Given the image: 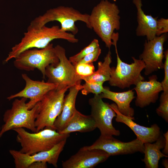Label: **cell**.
I'll list each match as a JSON object with an SVG mask.
<instances>
[{"label": "cell", "mask_w": 168, "mask_h": 168, "mask_svg": "<svg viewBox=\"0 0 168 168\" xmlns=\"http://www.w3.org/2000/svg\"><path fill=\"white\" fill-rule=\"evenodd\" d=\"M91 115L100 130L101 135L119 136L120 131L113 126L112 120L116 113L108 103L104 102L100 94L94 95L89 99Z\"/></svg>", "instance_id": "30bf717a"}, {"label": "cell", "mask_w": 168, "mask_h": 168, "mask_svg": "<svg viewBox=\"0 0 168 168\" xmlns=\"http://www.w3.org/2000/svg\"><path fill=\"white\" fill-rule=\"evenodd\" d=\"M137 10L138 26L136 34L138 36H146L147 40H150L156 36L158 17L146 14L142 10L141 0H133Z\"/></svg>", "instance_id": "d6986e66"}, {"label": "cell", "mask_w": 168, "mask_h": 168, "mask_svg": "<svg viewBox=\"0 0 168 168\" xmlns=\"http://www.w3.org/2000/svg\"><path fill=\"white\" fill-rule=\"evenodd\" d=\"M110 155L104 151L97 149L81 148L75 154L63 161V168H93L105 162Z\"/></svg>", "instance_id": "9a60e30c"}, {"label": "cell", "mask_w": 168, "mask_h": 168, "mask_svg": "<svg viewBox=\"0 0 168 168\" xmlns=\"http://www.w3.org/2000/svg\"><path fill=\"white\" fill-rule=\"evenodd\" d=\"M103 83L100 82H86L82 85V93L84 95H87L90 93H92L94 95L100 94L103 91L104 89L103 86Z\"/></svg>", "instance_id": "d4e9b609"}, {"label": "cell", "mask_w": 168, "mask_h": 168, "mask_svg": "<svg viewBox=\"0 0 168 168\" xmlns=\"http://www.w3.org/2000/svg\"><path fill=\"white\" fill-rule=\"evenodd\" d=\"M69 87L50 91L40 101V109L35 121L36 132L44 128L55 130L54 122L61 112L65 94Z\"/></svg>", "instance_id": "ba28073f"}, {"label": "cell", "mask_w": 168, "mask_h": 168, "mask_svg": "<svg viewBox=\"0 0 168 168\" xmlns=\"http://www.w3.org/2000/svg\"><path fill=\"white\" fill-rule=\"evenodd\" d=\"M21 77L26 83L25 88L17 93L8 97L7 99L9 100L16 97L29 99V101L26 103L29 109H32L40 101L47 92L57 87L56 84L48 82L33 80L26 74H22Z\"/></svg>", "instance_id": "5bb4252c"}, {"label": "cell", "mask_w": 168, "mask_h": 168, "mask_svg": "<svg viewBox=\"0 0 168 168\" xmlns=\"http://www.w3.org/2000/svg\"><path fill=\"white\" fill-rule=\"evenodd\" d=\"M82 88L81 83L69 88V92L64 98L61 112L54 122V127L57 132H60L65 128L77 110L75 107L76 98L79 91Z\"/></svg>", "instance_id": "ac0fdd59"}, {"label": "cell", "mask_w": 168, "mask_h": 168, "mask_svg": "<svg viewBox=\"0 0 168 168\" xmlns=\"http://www.w3.org/2000/svg\"><path fill=\"white\" fill-rule=\"evenodd\" d=\"M74 67L77 73L81 77L90 76L95 72L93 63H78Z\"/></svg>", "instance_id": "4316f807"}, {"label": "cell", "mask_w": 168, "mask_h": 168, "mask_svg": "<svg viewBox=\"0 0 168 168\" xmlns=\"http://www.w3.org/2000/svg\"><path fill=\"white\" fill-rule=\"evenodd\" d=\"M110 105L116 113V121L128 126L134 133L137 138L144 143L155 142L161 136V129L157 124H154L149 127L140 125L134 122L132 118L121 114L115 103Z\"/></svg>", "instance_id": "2e32d148"}, {"label": "cell", "mask_w": 168, "mask_h": 168, "mask_svg": "<svg viewBox=\"0 0 168 168\" xmlns=\"http://www.w3.org/2000/svg\"><path fill=\"white\" fill-rule=\"evenodd\" d=\"M165 138L161 136L154 143H144V157L142 161L145 163L146 168H158L159 161L161 158L168 156L162 152L161 150L164 148Z\"/></svg>", "instance_id": "7402d4cb"}, {"label": "cell", "mask_w": 168, "mask_h": 168, "mask_svg": "<svg viewBox=\"0 0 168 168\" xmlns=\"http://www.w3.org/2000/svg\"><path fill=\"white\" fill-rule=\"evenodd\" d=\"M168 32V19L163 18L157 19L156 36L166 33Z\"/></svg>", "instance_id": "f546056e"}, {"label": "cell", "mask_w": 168, "mask_h": 168, "mask_svg": "<svg viewBox=\"0 0 168 168\" xmlns=\"http://www.w3.org/2000/svg\"><path fill=\"white\" fill-rule=\"evenodd\" d=\"M96 128L95 122L90 115H84L76 110L65 128L59 133H86L92 131Z\"/></svg>", "instance_id": "44dd1931"}, {"label": "cell", "mask_w": 168, "mask_h": 168, "mask_svg": "<svg viewBox=\"0 0 168 168\" xmlns=\"http://www.w3.org/2000/svg\"><path fill=\"white\" fill-rule=\"evenodd\" d=\"M167 37L166 33H165L156 36L152 40H146L143 51L139 56V59L145 64L144 73L146 75L163 68V45Z\"/></svg>", "instance_id": "7c38bea8"}, {"label": "cell", "mask_w": 168, "mask_h": 168, "mask_svg": "<svg viewBox=\"0 0 168 168\" xmlns=\"http://www.w3.org/2000/svg\"><path fill=\"white\" fill-rule=\"evenodd\" d=\"M165 61L164 63L163 68L164 70V77L161 82L164 92H168V50L164 51Z\"/></svg>", "instance_id": "83f0119b"}, {"label": "cell", "mask_w": 168, "mask_h": 168, "mask_svg": "<svg viewBox=\"0 0 168 168\" xmlns=\"http://www.w3.org/2000/svg\"><path fill=\"white\" fill-rule=\"evenodd\" d=\"M100 46L99 41L96 39H94L88 46L79 52L70 57L69 60L75 66L86 56L94 51Z\"/></svg>", "instance_id": "cb8c5ba5"}, {"label": "cell", "mask_w": 168, "mask_h": 168, "mask_svg": "<svg viewBox=\"0 0 168 168\" xmlns=\"http://www.w3.org/2000/svg\"><path fill=\"white\" fill-rule=\"evenodd\" d=\"M27 100L24 97L16 99L11 108L5 112L3 119L4 124L1 127L0 138L6 132L17 128H26L34 133L36 132L35 121L40 109V101L29 109Z\"/></svg>", "instance_id": "5b68a950"}, {"label": "cell", "mask_w": 168, "mask_h": 168, "mask_svg": "<svg viewBox=\"0 0 168 168\" xmlns=\"http://www.w3.org/2000/svg\"><path fill=\"white\" fill-rule=\"evenodd\" d=\"M156 75L149 77L148 81H140L135 85L134 89L137 93L135 103L137 106L143 108L158 100L159 94L163 91L161 82L157 81Z\"/></svg>", "instance_id": "e0dca14e"}, {"label": "cell", "mask_w": 168, "mask_h": 168, "mask_svg": "<svg viewBox=\"0 0 168 168\" xmlns=\"http://www.w3.org/2000/svg\"><path fill=\"white\" fill-rule=\"evenodd\" d=\"M101 53V49L100 46L94 51L89 53L83 58L78 63H92L98 59Z\"/></svg>", "instance_id": "f1b7e54d"}, {"label": "cell", "mask_w": 168, "mask_h": 168, "mask_svg": "<svg viewBox=\"0 0 168 168\" xmlns=\"http://www.w3.org/2000/svg\"><path fill=\"white\" fill-rule=\"evenodd\" d=\"M112 62L111 53L109 50L104 58V61L98 63V69L91 75L81 77V79L89 82H100L104 83L109 81L110 77L111 68L110 64Z\"/></svg>", "instance_id": "603a6c76"}, {"label": "cell", "mask_w": 168, "mask_h": 168, "mask_svg": "<svg viewBox=\"0 0 168 168\" xmlns=\"http://www.w3.org/2000/svg\"><path fill=\"white\" fill-rule=\"evenodd\" d=\"M62 39L75 43L78 40L75 35L62 30L58 26L48 27L44 25L39 29H28L21 41L11 49L5 61L15 58L23 51L33 48L43 49L54 39Z\"/></svg>", "instance_id": "6da1fadb"}, {"label": "cell", "mask_w": 168, "mask_h": 168, "mask_svg": "<svg viewBox=\"0 0 168 168\" xmlns=\"http://www.w3.org/2000/svg\"><path fill=\"white\" fill-rule=\"evenodd\" d=\"M13 130L17 133L16 140L21 147L19 151L30 155L49 150L70 136V134L60 133L49 128L34 133L28 132L22 128Z\"/></svg>", "instance_id": "3957f363"}, {"label": "cell", "mask_w": 168, "mask_h": 168, "mask_svg": "<svg viewBox=\"0 0 168 168\" xmlns=\"http://www.w3.org/2000/svg\"><path fill=\"white\" fill-rule=\"evenodd\" d=\"M14 59V65L17 68L26 71L37 68L41 72L44 78L46 67L50 64L56 66L59 62L53 44L50 43L43 49L26 50Z\"/></svg>", "instance_id": "8992f818"}, {"label": "cell", "mask_w": 168, "mask_h": 168, "mask_svg": "<svg viewBox=\"0 0 168 168\" xmlns=\"http://www.w3.org/2000/svg\"><path fill=\"white\" fill-rule=\"evenodd\" d=\"M1 127H0V130H1Z\"/></svg>", "instance_id": "836d02e7"}, {"label": "cell", "mask_w": 168, "mask_h": 168, "mask_svg": "<svg viewBox=\"0 0 168 168\" xmlns=\"http://www.w3.org/2000/svg\"><path fill=\"white\" fill-rule=\"evenodd\" d=\"M119 12L115 3L102 0L94 7L89 14L91 29L94 30L109 49L113 45L111 39L114 30L120 29Z\"/></svg>", "instance_id": "7a4b0ae2"}, {"label": "cell", "mask_w": 168, "mask_h": 168, "mask_svg": "<svg viewBox=\"0 0 168 168\" xmlns=\"http://www.w3.org/2000/svg\"><path fill=\"white\" fill-rule=\"evenodd\" d=\"M47 163L42 161H39L33 162L30 164L28 168H47Z\"/></svg>", "instance_id": "4dcf8cb0"}, {"label": "cell", "mask_w": 168, "mask_h": 168, "mask_svg": "<svg viewBox=\"0 0 168 168\" xmlns=\"http://www.w3.org/2000/svg\"><path fill=\"white\" fill-rule=\"evenodd\" d=\"M163 136L165 138V143L163 151V153L165 155L168 156V131L164 134Z\"/></svg>", "instance_id": "1f68e13d"}, {"label": "cell", "mask_w": 168, "mask_h": 168, "mask_svg": "<svg viewBox=\"0 0 168 168\" xmlns=\"http://www.w3.org/2000/svg\"><path fill=\"white\" fill-rule=\"evenodd\" d=\"M82 148L102 150L110 156L131 154L138 152L143 153L144 150V143L137 138L130 142H124L115 138L112 135H100L92 145Z\"/></svg>", "instance_id": "8fae6325"}, {"label": "cell", "mask_w": 168, "mask_h": 168, "mask_svg": "<svg viewBox=\"0 0 168 168\" xmlns=\"http://www.w3.org/2000/svg\"><path fill=\"white\" fill-rule=\"evenodd\" d=\"M67 140L61 141L49 150L31 155L14 150H10L9 152L14 159L16 168H28L32 163L39 161L45 162L57 168L59 156L63 150Z\"/></svg>", "instance_id": "4fadbf2b"}, {"label": "cell", "mask_w": 168, "mask_h": 168, "mask_svg": "<svg viewBox=\"0 0 168 168\" xmlns=\"http://www.w3.org/2000/svg\"><path fill=\"white\" fill-rule=\"evenodd\" d=\"M117 55V64L116 67L111 68L110 85L121 89L129 88L132 85H136L139 82L144 81V77L141 72L145 66L144 62L140 59L132 57L133 62L128 64L122 61L119 58L117 44L114 45Z\"/></svg>", "instance_id": "9c48e42d"}, {"label": "cell", "mask_w": 168, "mask_h": 168, "mask_svg": "<svg viewBox=\"0 0 168 168\" xmlns=\"http://www.w3.org/2000/svg\"><path fill=\"white\" fill-rule=\"evenodd\" d=\"M54 48L59 62L56 66L50 64L46 67L45 75L47 82L56 84L58 90L81 83V77L67 58L65 49L59 45Z\"/></svg>", "instance_id": "52a82bcc"}, {"label": "cell", "mask_w": 168, "mask_h": 168, "mask_svg": "<svg viewBox=\"0 0 168 168\" xmlns=\"http://www.w3.org/2000/svg\"><path fill=\"white\" fill-rule=\"evenodd\" d=\"M162 164L166 168H168V159L166 158L162 161Z\"/></svg>", "instance_id": "d6a6232c"}, {"label": "cell", "mask_w": 168, "mask_h": 168, "mask_svg": "<svg viewBox=\"0 0 168 168\" xmlns=\"http://www.w3.org/2000/svg\"><path fill=\"white\" fill-rule=\"evenodd\" d=\"M160 105L156 109L157 114L168 122V92H163L160 97Z\"/></svg>", "instance_id": "484cf974"}, {"label": "cell", "mask_w": 168, "mask_h": 168, "mask_svg": "<svg viewBox=\"0 0 168 168\" xmlns=\"http://www.w3.org/2000/svg\"><path fill=\"white\" fill-rule=\"evenodd\" d=\"M134 94V92L133 90L123 92H116L104 88L103 91L100 95L102 99L106 98L114 101L121 114L134 120V110L130 105L131 102L135 98Z\"/></svg>", "instance_id": "ffe728a7"}, {"label": "cell", "mask_w": 168, "mask_h": 168, "mask_svg": "<svg viewBox=\"0 0 168 168\" xmlns=\"http://www.w3.org/2000/svg\"><path fill=\"white\" fill-rule=\"evenodd\" d=\"M89 16V14L81 13L72 7L60 6L49 9L43 15L36 17L31 22L27 29H39L49 22L57 21L60 22L62 30L70 31L75 35L78 31L75 24L77 21L84 22L91 29Z\"/></svg>", "instance_id": "277c9868"}]
</instances>
